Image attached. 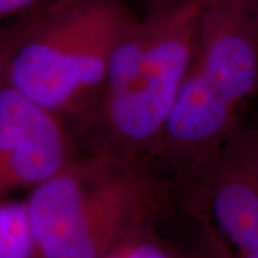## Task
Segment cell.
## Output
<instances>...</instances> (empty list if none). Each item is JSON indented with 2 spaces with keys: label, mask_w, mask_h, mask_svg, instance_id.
I'll list each match as a JSON object with an SVG mask.
<instances>
[{
  "label": "cell",
  "mask_w": 258,
  "mask_h": 258,
  "mask_svg": "<svg viewBox=\"0 0 258 258\" xmlns=\"http://www.w3.org/2000/svg\"><path fill=\"white\" fill-rule=\"evenodd\" d=\"M172 191L144 159L78 149L25 198L36 258H105L157 224Z\"/></svg>",
  "instance_id": "cell-1"
},
{
  "label": "cell",
  "mask_w": 258,
  "mask_h": 258,
  "mask_svg": "<svg viewBox=\"0 0 258 258\" xmlns=\"http://www.w3.org/2000/svg\"><path fill=\"white\" fill-rule=\"evenodd\" d=\"M145 2V12H157V10L174 8L178 5H182L189 0H144Z\"/></svg>",
  "instance_id": "cell-12"
},
{
  "label": "cell",
  "mask_w": 258,
  "mask_h": 258,
  "mask_svg": "<svg viewBox=\"0 0 258 258\" xmlns=\"http://www.w3.org/2000/svg\"><path fill=\"white\" fill-rule=\"evenodd\" d=\"M186 218V238L181 247L184 258H234L210 220L198 210L182 205Z\"/></svg>",
  "instance_id": "cell-8"
},
{
  "label": "cell",
  "mask_w": 258,
  "mask_h": 258,
  "mask_svg": "<svg viewBox=\"0 0 258 258\" xmlns=\"http://www.w3.org/2000/svg\"><path fill=\"white\" fill-rule=\"evenodd\" d=\"M203 0L145 12L122 35L88 116L79 149L142 159L155 142L192 63Z\"/></svg>",
  "instance_id": "cell-2"
},
{
  "label": "cell",
  "mask_w": 258,
  "mask_h": 258,
  "mask_svg": "<svg viewBox=\"0 0 258 258\" xmlns=\"http://www.w3.org/2000/svg\"><path fill=\"white\" fill-rule=\"evenodd\" d=\"M105 258H184L181 248L168 244L151 224L137 231Z\"/></svg>",
  "instance_id": "cell-9"
},
{
  "label": "cell",
  "mask_w": 258,
  "mask_h": 258,
  "mask_svg": "<svg viewBox=\"0 0 258 258\" xmlns=\"http://www.w3.org/2000/svg\"><path fill=\"white\" fill-rule=\"evenodd\" d=\"M23 28V18L0 23V91L8 82V68L10 56L18 43Z\"/></svg>",
  "instance_id": "cell-10"
},
{
  "label": "cell",
  "mask_w": 258,
  "mask_h": 258,
  "mask_svg": "<svg viewBox=\"0 0 258 258\" xmlns=\"http://www.w3.org/2000/svg\"><path fill=\"white\" fill-rule=\"evenodd\" d=\"M0 258H36L25 200L0 198Z\"/></svg>",
  "instance_id": "cell-7"
},
{
  "label": "cell",
  "mask_w": 258,
  "mask_h": 258,
  "mask_svg": "<svg viewBox=\"0 0 258 258\" xmlns=\"http://www.w3.org/2000/svg\"><path fill=\"white\" fill-rule=\"evenodd\" d=\"M55 0H0V23L25 18Z\"/></svg>",
  "instance_id": "cell-11"
},
{
  "label": "cell",
  "mask_w": 258,
  "mask_h": 258,
  "mask_svg": "<svg viewBox=\"0 0 258 258\" xmlns=\"http://www.w3.org/2000/svg\"><path fill=\"white\" fill-rule=\"evenodd\" d=\"M74 131L8 85L0 91V198L30 191L78 152Z\"/></svg>",
  "instance_id": "cell-6"
},
{
  "label": "cell",
  "mask_w": 258,
  "mask_h": 258,
  "mask_svg": "<svg viewBox=\"0 0 258 258\" xmlns=\"http://www.w3.org/2000/svg\"><path fill=\"white\" fill-rule=\"evenodd\" d=\"M191 71L242 111L258 92V0H203Z\"/></svg>",
  "instance_id": "cell-5"
},
{
  "label": "cell",
  "mask_w": 258,
  "mask_h": 258,
  "mask_svg": "<svg viewBox=\"0 0 258 258\" xmlns=\"http://www.w3.org/2000/svg\"><path fill=\"white\" fill-rule=\"evenodd\" d=\"M178 192L210 220L232 257L258 258V119L241 123Z\"/></svg>",
  "instance_id": "cell-4"
},
{
  "label": "cell",
  "mask_w": 258,
  "mask_h": 258,
  "mask_svg": "<svg viewBox=\"0 0 258 258\" xmlns=\"http://www.w3.org/2000/svg\"><path fill=\"white\" fill-rule=\"evenodd\" d=\"M138 15L125 0H55L23 18L6 85L74 131L96 103L109 60Z\"/></svg>",
  "instance_id": "cell-3"
}]
</instances>
